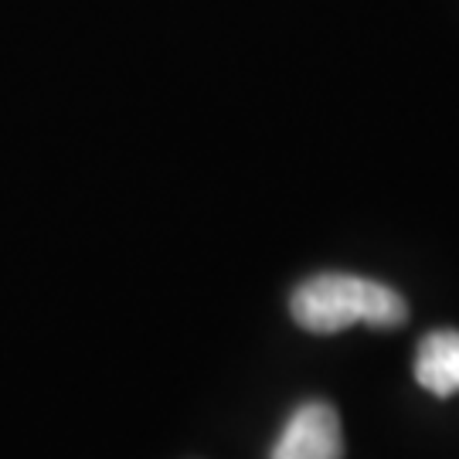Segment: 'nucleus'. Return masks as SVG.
Returning <instances> with one entry per match:
<instances>
[{"instance_id": "nucleus-2", "label": "nucleus", "mask_w": 459, "mask_h": 459, "mask_svg": "<svg viewBox=\"0 0 459 459\" xmlns=\"http://www.w3.org/2000/svg\"><path fill=\"white\" fill-rule=\"evenodd\" d=\"M269 459H344V429L330 402H303L286 419Z\"/></svg>"}, {"instance_id": "nucleus-3", "label": "nucleus", "mask_w": 459, "mask_h": 459, "mask_svg": "<svg viewBox=\"0 0 459 459\" xmlns=\"http://www.w3.org/2000/svg\"><path fill=\"white\" fill-rule=\"evenodd\" d=\"M415 381L436 398L459 392V330H432L419 341Z\"/></svg>"}, {"instance_id": "nucleus-1", "label": "nucleus", "mask_w": 459, "mask_h": 459, "mask_svg": "<svg viewBox=\"0 0 459 459\" xmlns=\"http://www.w3.org/2000/svg\"><path fill=\"white\" fill-rule=\"evenodd\" d=\"M290 313L310 333H337L354 324L394 330L409 320V303L398 290L377 279L351 276V273H316L293 290Z\"/></svg>"}]
</instances>
